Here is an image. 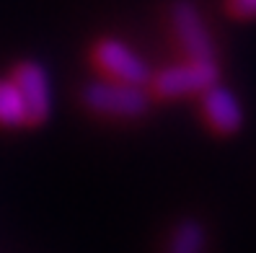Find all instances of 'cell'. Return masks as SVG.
I'll use <instances>...</instances> for the list:
<instances>
[{
    "label": "cell",
    "mask_w": 256,
    "mask_h": 253,
    "mask_svg": "<svg viewBox=\"0 0 256 253\" xmlns=\"http://www.w3.org/2000/svg\"><path fill=\"white\" fill-rule=\"evenodd\" d=\"M83 103L94 114L112 119H138L150 109V96L145 85L116 83V80H91L83 88Z\"/></svg>",
    "instance_id": "6da1fadb"
},
{
    "label": "cell",
    "mask_w": 256,
    "mask_h": 253,
    "mask_svg": "<svg viewBox=\"0 0 256 253\" xmlns=\"http://www.w3.org/2000/svg\"><path fill=\"white\" fill-rule=\"evenodd\" d=\"M218 80H220V67L215 59H186V62L163 67L153 78V88L163 98H182V96L204 93Z\"/></svg>",
    "instance_id": "7a4b0ae2"
},
{
    "label": "cell",
    "mask_w": 256,
    "mask_h": 253,
    "mask_svg": "<svg viewBox=\"0 0 256 253\" xmlns=\"http://www.w3.org/2000/svg\"><path fill=\"white\" fill-rule=\"evenodd\" d=\"M94 59L101 67V72H106L109 80L116 83H132V85H145L150 83V67L145 59L134 52L130 44L122 39H101L94 49Z\"/></svg>",
    "instance_id": "3957f363"
},
{
    "label": "cell",
    "mask_w": 256,
    "mask_h": 253,
    "mask_svg": "<svg viewBox=\"0 0 256 253\" xmlns=\"http://www.w3.org/2000/svg\"><path fill=\"white\" fill-rule=\"evenodd\" d=\"M171 26L178 47L189 59H215V44L200 8L192 0H176L171 8Z\"/></svg>",
    "instance_id": "277c9868"
},
{
    "label": "cell",
    "mask_w": 256,
    "mask_h": 253,
    "mask_svg": "<svg viewBox=\"0 0 256 253\" xmlns=\"http://www.w3.org/2000/svg\"><path fill=\"white\" fill-rule=\"evenodd\" d=\"M13 83H16L18 93L26 103L28 124H39L52 114V80L39 62H21L13 72Z\"/></svg>",
    "instance_id": "5b68a950"
},
{
    "label": "cell",
    "mask_w": 256,
    "mask_h": 253,
    "mask_svg": "<svg viewBox=\"0 0 256 253\" xmlns=\"http://www.w3.org/2000/svg\"><path fill=\"white\" fill-rule=\"evenodd\" d=\"M202 114L207 116L210 127L222 132V135L238 132L244 124V106H240L238 96L220 83L210 85L202 93Z\"/></svg>",
    "instance_id": "8992f818"
},
{
    "label": "cell",
    "mask_w": 256,
    "mask_h": 253,
    "mask_svg": "<svg viewBox=\"0 0 256 253\" xmlns=\"http://www.w3.org/2000/svg\"><path fill=\"white\" fill-rule=\"evenodd\" d=\"M207 230L200 220H182L166 243V253H204Z\"/></svg>",
    "instance_id": "52a82bcc"
},
{
    "label": "cell",
    "mask_w": 256,
    "mask_h": 253,
    "mask_svg": "<svg viewBox=\"0 0 256 253\" xmlns=\"http://www.w3.org/2000/svg\"><path fill=\"white\" fill-rule=\"evenodd\" d=\"M28 124L26 103L10 78L0 80V127H24Z\"/></svg>",
    "instance_id": "ba28073f"
},
{
    "label": "cell",
    "mask_w": 256,
    "mask_h": 253,
    "mask_svg": "<svg viewBox=\"0 0 256 253\" xmlns=\"http://www.w3.org/2000/svg\"><path fill=\"white\" fill-rule=\"evenodd\" d=\"M230 13L238 18H254L256 16V0H230Z\"/></svg>",
    "instance_id": "9c48e42d"
}]
</instances>
